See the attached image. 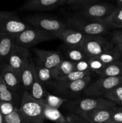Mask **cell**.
Returning <instances> with one entry per match:
<instances>
[{
    "mask_svg": "<svg viewBox=\"0 0 122 123\" xmlns=\"http://www.w3.org/2000/svg\"><path fill=\"white\" fill-rule=\"evenodd\" d=\"M64 105L66 109L77 115L95 109H116L117 107L111 101L100 97L75 98L68 101Z\"/></svg>",
    "mask_w": 122,
    "mask_h": 123,
    "instance_id": "cell-1",
    "label": "cell"
},
{
    "mask_svg": "<svg viewBox=\"0 0 122 123\" xmlns=\"http://www.w3.org/2000/svg\"><path fill=\"white\" fill-rule=\"evenodd\" d=\"M91 76L71 82H62L54 80L48 86L52 88L55 96L64 99L71 100L78 97L91 83Z\"/></svg>",
    "mask_w": 122,
    "mask_h": 123,
    "instance_id": "cell-2",
    "label": "cell"
},
{
    "mask_svg": "<svg viewBox=\"0 0 122 123\" xmlns=\"http://www.w3.org/2000/svg\"><path fill=\"white\" fill-rule=\"evenodd\" d=\"M24 20L31 27L39 29L56 36L65 29L68 28L66 23L61 19L47 14H35L26 16Z\"/></svg>",
    "mask_w": 122,
    "mask_h": 123,
    "instance_id": "cell-3",
    "label": "cell"
},
{
    "mask_svg": "<svg viewBox=\"0 0 122 123\" xmlns=\"http://www.w3.org/2000/svg\"><path fill=\"white\" fill-rule=\"evenodd\" d=\"M66 24L68 28L87 36H103L111 29L104 22L76 18L72 16L67 19Z\"/></svg>",
    "mask_w": 122,
    "mask_h": 123,
    "instance_id": "cell-4",
    "label": "cell"
},
{
    "mask_svg": "<svg viewBox=\"0 0 122 123\" xmlns=\"http://www.w3.org/2000/svg\"><path fill=\"white\" fill-rule=\"evenodd\" d=\"M45 105L33 98L28 91L23 94L19 111L31 123H44Z\"/></svg>",
    "mask_w": 122,
    "mask_h": 123,
    "instance_id": "cell-5",
    "label": "cell"
},
{
    "mask_svg": "<svg viewBox=\"0 0 122 123\" xmlns=\"http://www.w3.org/2000/svg\"><path fill=\"white\" fill-rule=\"evenodd\" d=\"M56 38L52 34L30 26L23 32L16 35V43L22 48H28L42 42Z\"/></svg>",
    "mask_w": 122,
    "mask_h": 123,
    "instance_id": "cell-6",
    "label": "cell"
},
{
    "mask_svg": "<svg viewBox=\"0 0 122 123\" xmlns=\"http://www.w3.org/2000/svg\"><path fill=\"white\" fill-rule=\"evenodd\" d=\"M115 8L116 6L112 4L99 1L88 6L83 10L73 12L71 16L76 18L103 22L111 14Z\"/></svg>",
    "mask_w": 122,
    "mask_h": 123,
    "instance_id": "cell-7",
    "label": "cell"
},
{
    "mask_svg": "<svg viewBox=\"0 0 122 123\" xmlns=\"http://www.w3.org/2000/svg\"><path fill=\"white\" fill-rule=\"evenodd\" d=\"M30 27L13 12H0V34L17 35Z\"/></svg>",
    "mask_w": 122,
    "mask_h": 123,
    "instance_id": "cell-8",
    "label": "cell"
},
{
    "mask_svg": "<svg viewBox=\"0 0 122 123\" xmlns=\"http://www.w3.org/2000/svg\"><path fill=\"white\" fill-rule=\"evenodd\" d=\"M83 49L89 58L96 57L113 48L112 43L102 36H87L81 44Z\"/></svg>",
    "mask_w": 122,
    "mask_h": 123,
    "instance_id": "cell-9",
    "label": "cell"
},
{
    "mask_svg": "<svg viewBox=\"0 0 122 123\" xmlns=\"http://www.w3.org/2000/svg\"><path fill=\"white\" fill-rule=\"evenodd\" d=\"M122 85V76L100 78L93 83H90L84 93L89 97H98L104 96L111 89Z\"/></svg>",
    "mask_w": 122,
    "mask_h": 123,
    "instance_id": "cell-10",
    "label": "cell"
},
{
    "mask_svg": "<svg viewBox=\"0 0 122 123\" xmlns=\"http://www.w3.org/2000/svg\"><path fill=\"white\" fill-rule=\"evenodd\" d=\"M67 0H31L20 7L21 10L31 12L51 11L67 6Z\"/></svg>",
    "mask_w": 122,
    "mask_h": 123,
    "instance_id": "cell-11",
    "label": "cell"
},
{
    "mask_svg": "<svg viewBox=\"0 0 122 123\" xmlns=\"http://www.w3.org/2000/svg\"><path fill=\"white\" fill-rule=\"evenodd\" d=\"M34 52L37 56V64L51 70L63 60L62 55L57 51L34 49Z\"/></svg>",
    "mask_w": 122,
    "mask_h": 123,
    "instance_id": "cell-12",
    "label": "cell"
},
{
    "mask_svg": "<svg viewBox=\"0 0 122 123\" xmlns=\"http://www.w3.org/2000/svg\"><path fill=\"white\" fill-rule=\"evenodd\" d=\"M29 58L28 49L16 44L8 59L7 65L19 74Z\"/></svg>",
    "mask_w": 122,
    "mask_h": 123,
    "instance_id": "cell-13",
    "label": "cell"
},
{
    "mask_svg": "<svg viewBox=\"0 0 122 123\" xmlns=\"http://www.w3.org/2000/svg\"><path fill=\"white\" fill-rule=\"evenodd\" d=\"M16 44V35L0 34V69L7 64Z\"/></svg>",
    "mask_w": 122,
    "mask_h": 123,
    "instance_id": "cell-14",
    "label": "cell"
},
{
    "mask_svg": "<svg viewBox=\"0 0 122 123\" xmlns=\"http://www.w3.org/2000/svg\"><path fill=\"white\" fill-rule=\"evenodd\" d=\"M86 36L87 35L68 28L60 32L57 38L63 41L68 47H81Z\"/></svg>",
    "mask_w": 122,
    "mask_h": 123,
    "instance_id": "cell-15",
    "label": "cell"
},
{
    "mask_svg": "<svg viewBox=\"0 0 122 123\" xmlns=\"http://www.w3.org/2000/svg\"><path fill=\"white\" fill-rule=\"evenodd\" d=\"M115 109H98L81 113L78 116L90 123H105L110 121Z\"/></svg>",
    "mask_w": 122,
    "mask_h": 123,
    "instance_id": "cell-16",
    "label": "cell"
},
{
    "mask_svg": "<svg viewBox=\"0 0 122 123\" xmlns=\"http://www.w3.org/2000/svg\"><path fill=\"white\" fill-rule=\"evenodd\" d=\"M0 76L4 84L11 90H17L21 84L20 76L7 64L0 69Z\"/></svg>",
    "mask_w": 122,
    "mask_h": 123,
    "instance_id": "cell-17",
    "label": "cell"
},
{
    "mask_svg": "<svg viewBox=\"0 0 122 123\" xmlns=\"http://www.w3.org/2000/svg\"><path fill=\"white\" fill-rule=\"evenodd\" d=\"M35 64L30 58L28 62L26 63L19 73L21 84L26 91H29L34 80L35 77Z\"/></svg>",
    "mask_w": 122,
    "mask_h": 123,
    "instance_id": "cell-18",
    "label": "cell"
},
{
    "mask_svg": "<svg viewBox=\"0 0 122 123\" xmlns=\"http://www.w3.org/2000/svg\"><path fill=\"white\" fill-rule=\"evenodd\" d=\"M74 70V62L68 60H63L53 70V76L55 80H59Z\"/></svg>",
    "mask_w": 122,
    "mask_h": 123,
    "instance_id": "cell-19",
    "label": "cell"
},
{
    "mask_svg": "<svg viewBox=\"0 0 122 123\" xmlns=\"http://www.w3.org/2000/svg\"><path fill=\"white\" fill-rule=\"evenodd\" d=\"M98 75L100 78L122 76V58L106 65Z\"/></svg>",
    "mask_w": 122,
    "mask_h": 123,
    "instance_id": "cell-20",
    "label": "cell"
},
{
    "mask_svg": "<svg viewBox=\"0 0 122 123\" xmlns=\"http://www.w3.org/2000/svg\"><path fill=\"white\" fill-rule=\"evenodd\" d=\"M28 92L33 98L44 103L47 92L44 90V86L39 81L36 74L34 80Z\"/></svg>",
    "mask_w": 122,
    "mask_h": 123,
    "instance_id": "cell-21",
    "label": "cell"
},
{
    "mask_svg": "<svg viewBox=\"0 0 122 123\" xmlns=\"http://www.w3.org/2000/svg\"><path fill=\"white\" fill-rule=\"evenodd\" d=\"M35 71L37 78L43 86L49 85L55 80L53 76L51 70L42 67L38 64H35Z\"/></svg>",
    "mask_w": 122,
    "mask_h": 123,
    "instance_id": "cell-22",
    "label": "cell"
},
{
    "mask_svg": "<svg viewBox=\"0 0 122 123\" xmlns=\"http://www.w3.org/2000/svg\"><path fill=\"white\" fill-rule=\"evenodd\" d=\"M103 22L111 29H122V8L116 7L111 14Z\"/></svg>",
    "mask_w": 122,
    "mask_h": 123,
    "instance_id": "cell-23",
    "label": "cell"
},
{
    "mask_svg": "<svg viewBox=\"0 0 122 123\" xmlns=\"http://www.w3.org/2000/svg\"><path fill=\"white\" fill-rule=\"evenodd\" d=\"M44 117L45 120L55 123H69L67 118L65 117L58 109L51 108L46 105L44 109Z\"/></svg>",
    "mask_w": 122,
    "mask_h": 123,
    "instance_id": "cell-24",
    "label": "cell"
},
{
    "mask_svg": "<svg viewBox=\"0 0 122 123\" xmlns=\"http://www.w3.org/2000/svg\"><path fill=\"white\" fill-rule=\"evenodd\" d=\"M66 55L68 60L76 62L89 60V57L81 47H68L66 50Z\"/></svg>",
    "mask_w": 122,
    "mask_h": 123,
    "instance_id": "cell-25",
    "label": "cell"
},
{
    "mask_svg": "<svg viewBox=\"0 0 122 123\" xmlns=\"http://www.w3.org/2000/svg\"><path fill=\"white\" fill-rule=\"evenodd\" d=\"M95 58L106 66L121 59L122 58V55L119 50L114 46L110 50L103 53L99 56H96Z\"/></svg>",
    "mask_w": 122,
    "mask_h": 123,
    "instance_id": "cell-26",
    "label": "cell"
},
{
    "mask_svg": "<svg viewBox=\"0 0 122 123\" xmlns=\"http://www.w3.org/2000/svg\"><path fill=\"white\" fill-rule=\"evenodd\" d=\"M99 2L98 0H67V6L74 12L83 10L88 6Z\"/></svg>",
    "mask_w": 122,
    "mask_h": 123,
    "instance_id": "cell-27",
    "label": "cell"
},
{
    "mask_svg": "<svg viewBox=\"0 0 122 123\" xmlns=\"http://www.w3.org/2000/svg\"><path fill=\"white\" fill-rule=\"evenodd\" d=\"M104 96L105 98L122 108V85L111 89Z\"/></svg>",
    "mask_w": 122,
    "mask_h": 123,
    "instance_id": "cell-28",
    "label": "cell"
},
{
    "mask_svg": "<svg viewBox=\"0 0 122 123\" xmlns=\"http://www.w3.org/2000/svg\"><path fill=\"white\" fill-rule=\"evenodd\" d=\"M13 91L14 90L8 88L4 84L1 78L0 102H10V103H14V100H15V96Z\"/></svg>",
    "mask_w": 122,
    "mask_h": 123,
    "instance_id": "cell-29",
    "label": "cell"
},
{
    "mask_svg": "<svg viewBox=\"0 0 122 123\" xmlns=\"http://www.w3.org/2000/svg\"><path fill=\"white\" fill-rule=\"evenodd\" d=\"M68 101V100L62 98L55 95L50 94L47 92L44 101V104L51 108L58 109Z\"/></svg>",
    "mask_w": 122,
    "mask_h": 123,
    "instance_id": "cell-30",
    "label": "cell"
},
{
    "mask_svg": "<svg viewBox=\"0 0 122 123\" xmlns=\"http://www.w3.org/2000/svg\"><path fill=\"white\" fill-rule=\"evenodd\" d=\"M92 73V72H82L74 70L62 79L57 80H59L62 82H71L80 80L87 76H91Z\"/></svg>",
    "mask_w": 122,
    "mask_h": 123,
    "instance_id": "cell-31",
    "label": "cell"
},
{
    "mask_svg": "<svg viewBox=\"0 0 122 123\" xmlns=\"http://www.w3.org/2000/svg\"><path fill=\"white\" fill-rule=\"evenodd\" d=\"M4 121L5 123H31L21 114L19 109L10 115L4 117Z\"/></svg>",
    "mask_w": 122,
    "mask_h": 123,
    "instance_id": "cell-32",
    "label": "cell"
},
{
    "mask_svg": "<svg viewBox=\"0 0 122 123\" xmlns=\"http://www.w3.org/2000/svg\"><path fill=\"white\" fill-rule=\"evenodd\" d=\"M90 68L92 72L99 74L105 67L106 65L95 57L89 58L88 60Z\"/></svg>",
    "mask_w": 122,
    "mask_h": 123,
    "instance_id": "cell-33",
    "label": "cell"
},
{
    "mask_svg": "<svg viewBox=\"0 0 122 123\" xmlns=\"http://www.w3.org/2000/svg\"><path fill=\"white\" fill-rule=\"evenodd\" d=\"M17 109V108L15 106L14 103L10 102H0V113L4 117L10 115Z\"/></svg>",
    "mask_w": 122,
    "mask_h": 123,
    "instance_id": "cell-34",
    "label": "cell"
},
{
    "mask_svg": "<svg viewBox=\"0 0 122 123\" xmlns=\"http://www.w3.org/2000/svg\"><path fill=\"white\" fill-rule=\"evenodd\" d=\"M74 70L82 72H92L90 68L88 60L74 62Z\"/></svg>",
    "mask_w": 122,
    "mask_h": 123,
    "instance_id": "cell-35",
    "label": "cell"
},
{
    "mask_svg": "<svg viewBox=\"0 0 122 123\" xmlns=\"http://www.w3.org/2000/svg\"><path fill=\"white\" fill-rule=\"evenodd\" d=\"M116 123H122V107H117L114 109L112 115H111V120Z\"/></svg>",
    "mask_w": 122,
    "mask_h": 123,
    "instance_id": "cell-36",
    "label": "cell"
},
{
    "mask_svg": "<svg viewBox=\"0 0 122 123\" xmlns=\"http://www.w3.org/2000/svg\"><path fill=\"white\" fill-rule=\"evenodd\" d=\"M111 38L115 46H122V30L114 32Z\"/></svg>",
    "mask_w": 122,
    "mask_h": 123,
    "instance_id": "cell-37",
    "label": "cell"
},
{
    "mask_svg": "<svg viewBox=\"0 0 122 123\" xmlns=\"http://www.w3.org/2000/svg\"><path fill=\"white\" fill-rule=\"evenodd\" d=\"M67 118L69 123H90L87 120L72 113L69 114Z\"/></svg>",
    "mask_w": 122,
    "mask_h": 123,
    "instance_id": "cell-38",
    "label": "cell"
},
{
    "mask_svg": "<svg viewBox=\"0 0 122 123\" xmlns=\"http://www.w3.org/2000/svg\"><path fill=\"white\" fill-rule=\"evenodd\" d=\"M115 6H116V8H122V0L116 1Z\"/></svg>",
    "mask_w": 122,
    "mask_h": 123,
    "instance_id": "cell-39",
    "label": "cell"
},
{
    "mask_svg": "<svg viewBox=\"0 0 122 123\" xmlns=\"http://www.w3.org/2000/svg\"><path fill=\"white\" fill-rule=\"evenodd\" d=\"M0 123H5L4 117L0 113Z\"/></svg>",
    "mask_w": 122,
    "mask_h": 123,
    "instance_id": "cell-40",
    "label": "cell"
},
{
    "mask_svg": "<svg viewBox=\"0 0 122 123\" xmlns=\"http://www.w3.org/2000/svg\"><path fill=\"white\" fill-rule=\"evenodd\" d=\"M116 47L118 49V50H119V51L120 52L121 54H122V46H116Z\"/></svg>",
    "mask_w": 122,
    "mask_h": 123,
    "instance_id": "cell-41",
    "label": "cell"
},
{
    "mask_svg": "<svg viewBox=\"0 0 122 123\" xmlns=\"http://www.w3.org/2000/svg\"><path fill=\"white\" fill-rule=\"evenodd\" d=\"M105 123H116L113 122V121H107V122H106Z\"/></svg>",
    "mask_w": 122,
    "mask_h": 123,
    "instance_id": "cell-42",
    "label": "cell"
},
{
    "mask_svg": "<svg viewBox=\"0 0 122 123\" xmlns=\"http://www.w3.org/2000/svg\"><path fill=\"white\" fill-rule=\"evenodd\" d=\"M0 90H1V77H0Z\"/></svg>",
    "mask_w": 122,
    "mask_h": 123,
    "instance_id": "cell-43",
    "label": "cell"
}]
</instances>
